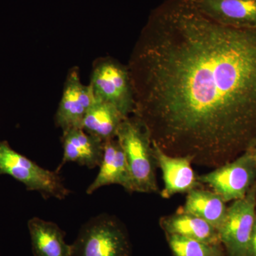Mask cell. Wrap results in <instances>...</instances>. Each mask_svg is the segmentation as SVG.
<instances>
[{"label": "cell", "mask_w": 256, "mask_h": 256, "mask_svg": "<svg viewBox=\"0 0 256 256\" xmlns=\"http://www.w3.org/2000/svg\"><path fill=\"white\" fill-rule=\"evenodd\" d=\"M128 68L133 114L170 156L217 168L255 143L256 28L169 0L150 16Z\"/></svg>", "instance_id": "6da1fadb"}, {"label": "cell", "mask_w": 256, "mask_h": 256, "mask_svg": "<svg viewBox=\"0 0 256 256\" xmlns=\"http://www.w3.org/2000/svg\"><path fill=\"white\" fill-rule=\"evenodd\" d=\"M116 139L124 152L132 180L133 192H158L156 169L149 130L136 116L128 117L118 130Z\"/></svg>", "instance_id": "7a4b0ae2"}, {"label": "cell", "mask_w": 256, "mask_h": 256, "mask_svg": "<svg viewBox=\"0 0 256 256\" xmlns=\"http://www.w3.org/2000/svg\"><path fill=\"white\" fill-rule=\"evenodd\" d=\"M72 256H132L127 230L114 217L100 215L80 228Z\"/></svg>", "instance_id": "3957f363"}, {"label": "cell", "mask_w": 256, "mask_h": 256, "mask_svg": "<svg viewBox=\"0 0 256 256\" xmlns=\"http://www.w3.org/2000/svg\"><path fill=\"white\" fill-rule=\"evenodd\" d=\"M60 173L44 169L15 151L8 141L0 140V176H10L22 183L28 191L40 192L44 198L62 200L70 194Z\"/></svg>", "instance_id": "277c9868"}, {"label": "cell", "mask_w": 256, "mask_h": 256, "mask_svg": "<svg viewBox=\"0 0 256 256\" xmlns=\"http://www.w3.org/2000/svg\"><path fill=\"white\" fill-rule=\"evenodd\" d=\"M89 85L97 100L112 104L124 117L134 114V94L129 70L118 60L110 57L96 60Z\"/></svg>", "instance_id": "5b68a950"}, {"label": "cell", "mask_w": 256, "mask_h": 256, "mask_svg": "<svg viewBox=\"0 0 256 256\" xmlns=\"http://www.w3.org/2000/svg\"><path fill=\"white\" fill-rule=\"evenodd\" d=\"M226 202L244 198L256 184V159L250 149L210 172L198 176Z\"/></svg>", "instance_id": "8992f818"}, {"label": "cell", "mask_w": 256, "mask_h": 256, "mask_svg": "<svg viewBox=\"0 0 256 256\" xmlns=\"http://www.w3.org/2000/svg\"><path fill=\"white\" fill-rule=\"evenodd\" d=\"M256 214V184L244 198L227 208L218 229L220 244L226 256H247Z\"/></svg>", "instance_id": "52a82bcc"}, {"label": "cell", "mask_w": 256, "mask_h": 256, "mask_svg": "<svg viewBox=\"0 0 256 256\" xmlns=\"http://www.w3.org/2000/svg\"><path fill=\"white\" fill-rule=\"evenodd\" d=\"M96 100L90 85H84L82 82L78 67L70 68L56 112L57 127L62 128L63 132L70 128H82L86 114Z\"/></svg>", "instance_id": "ba28073f"}, {"label": "cell", "mask_w": 256, "mask_h": 256, "mask_svg": "<svg viewBox=\"0 0 256 256\" xmlns=\"http://www.w3.org/2000/svg\"><path fill=\"white\" fill-rule=\"evenodd\" d=\"M153 154L156 165L161 170L164 188L160 192L162 197L170 198L178 194H188L200 188L198 176L192 168L188 156H170L152 140Z\"/></svg>", "instance_id": "9c48e42d"}, {"label": "cell", "mask_w": 256, "mask_h": 256, "mask_svg": "<svg viewBox=\"0 0 256 256\" xmlns=\"http://www.w3.org/2000/svg\"><path fill=\"white\" fill-rule=\"evenodd\" d=\"M191 1L198 12L216 22L234 28H256V0Z\"/></svg>", "instance_id": "30bf717a"}, {"label": "cell", "mask_w": 256, "mask_h": 256, "mask_svg": "<svg viewBox=\"0 0 256 256\" xmlns=\"http://www.w3.org/2000/svg\"><path fill=\"white\" fill-rule=\"evenodd\" d=\"M64 156L62 162L56 170L60 173L68 162L94 169L100 166L104 156V142L88 134L82 128H74L64 131L62 136Z\"/></svg>", "instance_id": "8fae6325"}, {"label": "cell", "mask_w": 256, "mask_h": 256, "mask_svg": "<svg viewBox=\"0 0 256 256\" xmlns=\"http://www.w3.org/2000/svg\"><path fill=\"white\" fill-rule=\"evenodd\" d=\"M98 174L87 188L88 194L102 186L110 184L120 185L132 193V183L124 152L116 138L104 142V156Z\"/></svg>", "instance_id": "7c38bea8"}, {"label": "cell", "mask_w": 256, "mask_h": 256, "mask_svg": "<svg viewBox=\"0 0 256 256\" xmlns=\"http://www.w3.org/2000/svg\"><path fill=\"white\" fill-rule=\"evenodd\" d=\"M28 226L34 256H72L66 233L56 224L33 217Z\"/></svg>", "instance_id": "4fadbf2b"}, {"label": "cell", "mask_w": 256, "mask_h": 256, "mask_svg": "<svg viewBox=\"0 0 256 256\" xmlns=\"http://www.w3.org/2000/svg\"><path fill=\"white\" fill-rule=\"evenodd\" d=\"M160 224L165 234L208 244H220L217 229L196 216L178 210L173 214L161 218Z\"/></svg>", "instance_id": "5bb4252c"}, {"label": "cell", "mask_w": 256, "mask_h": 256, "mask_svg": "<svg viewBox=\"0 0 256 256\" xmlns=\"http://www.w3.org/2000/svg\"><path fill=\"white\" fill-rule=\"evenodd\" d=\"M126 118L112 104L96 99L86 114L82 128L105 142L116 138L120 126Z\"/></svg>", "instance_id": "9a60e30c"}, {"label": "cell", "mask_w": 256, "mask_h": 256, "mask_svg": "<svg viewBox=\"0 0 256 256\" xmlns=\"http://www.w3.org/2000/svg\"><path fill=\"white\" fill-rule=\"evenodd\" d=\"M227 208L226 202L214 192L197 188L188 192L184 204L178 210L206 220L218 230Z\"/></svg>", "instance_id": "2e32d148"}, {"label": "cell", "mask_w": 256, "mask_h": 256, "mask_svg": "<svg viewBox=\"0 0 256 256\" xmlns=\"http://www.w3.org/2000/svg\"><path fill=\"white\" fill-rule=\"evenodd\" d=\"M173 256H226L223 246L165 234Z\"/></svg>", "instance_id": "e0dca14e"}, {"label": "cell", "mask_w": 256, "mask_h": 256, "mask_svg": "<svg viewBox=\"0 0 256 256\" xmlns=\"http://www.w3.org/2000/svg\"><path fill=\"white\" fill-rule=\"evenodd\" d=\"M247 256H256V214L248 248Z\"/></svg>", "instance_id": "ac0fdd59"}, {"label": "cell", "mask_w": 256, "mask_h": 256, "mask_svg": "<svg viewBox=\"0 0 256 256\" xmlns=\"http://www.w3.org/2000/svg\"><path fill=\"white\" fill-rule=\"evenodd\" d=\"M250 150H252L254 156H255L256 159V141L255 143H254V146H252V148H250Z\"/></svg>", "instance_id": "d6986e66"}, {"label": "cell", "mask_w": 256, "mask_h": 256, "mask_svg": "<svg viewBox=\"0 0 256 256\" xmlns=\"http://www.w3.org/2000/svg\"></svg>", "instance_id": "ffe728a7"}]
</instances>
